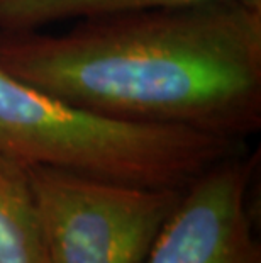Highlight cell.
I'll use <instances>...</instances> for the list:
<instances>
[{
    "label": "cell",
    "instance_id": "5",
    "mask_svg": "<svg viewBox=\"0 0 261 263\" xmlns=\"http://www.w3.org/2000/svg\"><path fill=\"white\" fill-rule=\"evenodd\" d=\"M0 263H48L27 165L0 155Z\"/></svg>",
    "mask_w": 261,
    "mask_h": 263
},
{
    "label": "cell",
    "instance_id": "3",
    "mask_svg": "<svg viewBox=\"0 0 261 263\" xmlns=\"http://www.w3.org/2000/svg\"><path fill=\"white\" fill-rule=\"evenodd\" d=\"M48 263H144L182 190L27 165Z\"/></svg>",
    "mask_w": 261,
    "mask_h": 263
},
{
    "label": "cell",
    "instance_id": "4",
    "mask_svg": "<svg viewBox=\"0 0 261 263\" xmlns=\"http://www.w3.org/2000/svg\"><path fill=\"white\" fill-rule=\"evenodd\" d=\"M259 153L209 166L182 190L144 263H261L249 192Z\"/></svg>",
    "mask_w": 261,
    "mask_h": 263
},
{
    "label": "cell",
    "instance_id": "6",
    "mask_svg": "<svg viewBox=\"0 0 261 263\" xmlns=\"http://www.w3.org/2000/svg\"><path fill=\"white\" fill-rule=\"evenodd\" d=\"M209 0H0V31H37L65 21H83L173 9Z\"/></svg>",
    "mask_w": 261,
    "mask_h": 263
},
{
    "label": "cell",
    "instance_id": "1",
    "mask_svg": "<svg viewBox=\"0 0 261 263\" xmlns=\"http://www.w3.org/2000/svg\"><path fill=\"white\" fill-rule=\"evenodd\" d=\"M0 66L93 112L246 141L261 127V0L0 31Z\"/></svg>",
    "mask_w": 261,
    "mask_h": 263
},
{
    "label": "cell",
    "instance_id": "2",
    "mask_svg": "<svg viewBox=\"0 0 261 263\" xmlns=\"http://www.w3.org/2000/svg\"><path fill=\"white\" fill-rule=\"evenodd\" d=\"M246 141L93 112L0 66V155L24 165L183 190Z\"/></svg>",
    "mask_w": 261,
    "mask_h": 263
}]
</instances>
